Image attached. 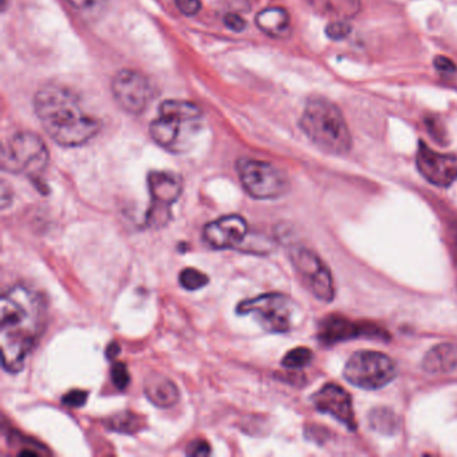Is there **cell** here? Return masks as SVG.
Segmentation results:
<instances>
[{
	"instance_id": "cell-1",
	"label": "cell",
	"mask_w": 457,
	"mask_h": 457,
	"mask_svg": "<svg viewBox=\"0 0 457 457\" xmlns=\"http://www.w3.org/2000/svg\"><path fill=\"white\" fill-rule=\"evenodd\" d=\"M46 306L43 298L26 286H14L0 299L1 366L18 373L43 332Z\"/></svg>"
},
{
	"instance_id": "cell-2",
	"label": "cell",
	"mask_w": 457,
	"mask_h": 457,
	"mask_svg": "<svg viewBox=\"0 0 457 457\" xmlns=\"http://www.w3.org/2000/svg\"><path fill=\"white\" fill-rule=\"evenodd\" d=\"M34 107L47 135L61 147H80L101 129L100 121L85 112L80 97L66 86H43L35 94Z\"/></svg>"
},
{
	"instance_id": "cell-3",
	"label": "cell",
	"mask_w": 457,
	"mask_h": 457,
	"mask_svg": "<svg viewBox=\"0 0 457 457\" xmlns=\"http://www.w3.org/2000/svg\"><path fill=\"white\" fill-rule=\"evenodd\" d=\"M201 126L203 112L197 105L169 100L161 103L157 118L149 126V133L161 148L183 153L192 148Z\"/></svg>"
},
{
	"instance_id": "cell-4",
	"label": "cell",
	"mask_w": 457,
	"mask_h": 457,
	"mask_svg": "<svg viewBox=\"0 0 457 457\" xmlns=\"http://www.w3.org/2000/svg\"><path fill=\"white\" fill-rule=\"evenodd\" d=\"M299 125L303 133L326 153L346 154L352 149V135L342 112L326 98L310 100Z\"/></svg>"
},
{
	"instance_id": "cell-5",
	"label": "cell",
	"mask_w": 457,
	"mask_h": 457,
	"mask_svg": "<svg viewBox=\"0 0 457 457\" xmlns=\"http://www.w3.org/2000/svg\"><path fill=\"white\" fill-rule=\"evenodd\" d=\"M48 149L43 140L30 132L16 133L1 152L4 171L36 177L46 169Z\"/></svg>"
},
{
	"instance_id": "cell-6",
	"label": "cell",
	"mask_w": 457,
	"mask_h": 457,
	"mask_svg": "<svg viewBox=\"0 0 457 457\" xmlns=\"http://www.w3.org/2000/svg\"><path fill=\"white\" fill-rule=\"evenodd\" d=\"M236 311L239 315L253 314L258 317L267 332H287L295 323L298 309L291 298L273 293L241 300Z\"/></svg>"
},
{
	"instance_id": "cell-7",
	"label": "cell",
	"mask_w": 457,
	"mask_h": 457,
	"mask_svg": "<svg viewBox=\"0 0 457 457\" xmlns=\"http://www.w3.org/2000/svg\"><path fill=\"white\" fill-rule=\"evenodd\" d=\"M236 171L246 192L258 200L278 199L290 189L286 173L273 164L253 159H241Z\"/></svg>"
},
{
	"instance_id": "cell-8",
	"label": "cell",
	"mask_w": 457,
	"mask_h": 457,
	"mask_svg": "<svg viewBox=\"0 0 457 457\" xmlns=\"http://www.w3.org/2000/svg\"><path fill=\"white\" fill-rule=\"evenodd\" d=\"M345 378L366 390L384 388L397 376L394 361L379 352H357L350 357L343 370Z\"/></svg>"
},
{
	"instance_id": "cell-9",
	"label": "cell",
	"mask_w": 457,
	"mask_h": 457,
	"mask_svg": "<svg viewBox=\"0 0 457 457\" xmlns=\"http://www.w3.org/2000/svg\"><path fill=\"white\" fill-rule=\"evenodd\" d=\"M150 206L145 224L149 228H162L172 219V206L183 192V179L173 172H150L148 176Z\"/></svg>"
},
{
	"instance_id": "cell-10",
	"label": "cell",
	"mask_w": 457,
	"mask_h": 457,
	"mask_svg": "<svg viewBox=\"0 0 457 457\" xmlns=\"http://www.w3.org/2000/svg\"><path fill=\"white\" fill-rule=\"evenodd\" d=\"M291 261L302 283L309 288L310 293L323 302H332L335 295L332 276L320 256L306 248H298L291 253Z\"/></svg>"
},
{
	"instance_id": "cell-11",
	"label": "cell",
	"mask_w": 457,
	"mask_h": 457,
	"mask_svg": "<svg viewBox=\"0 0 457 457\" xmlns=\"http://www.w3.org/2000/svg\"><path fill=\"white\" fill-rule=\"evenodd\" d=\"M112 92L115 103L130 115L144 113L152 100L150 82L135 70L118 71L112 83Z\"/></svg>"
},
{
	"instance_id": "cell-12",
	"label": "cell",
	"mask_w": 457,
	"mask_h": 457,
	"mask_svg": "<svg viewBox=\"0 0 457 457\" xmlns=\"http://www.w3.org/2000/svg\"><path fill=\"white\" fill-rule=\"evenodd\" d=\"M417 168L429 183L446 188L457 180V157L434 152L425 142H420L417 150Z\"/></svg>"
},
{
	"instance_id": "cell-13",
	"label": "cell",
	"mask_w": 457,
	"mask_h": 457,
	"mask_svg": "<svg viewBox=\"0 0 457 457\" xmlns=\"http://www.w3.org/2000/svg\"><path fill=\"white\" fill-rule=\"evenodd\" d=\"M248 224L241 215H227L208 223L203 238L215 250L236 248L247 238Z\"/></svg>"
},
{
	"instance_id": "cell-14",
	"label": "cell",
	"mask_w": 457,
	"mask_h": 457,
	"mask_svg": "<svg viewBox=\"0 0 457 457\" xmlns=\"http://www.w3.org/2000/svg\"><path fill=\"white\" fill-rule=\"evenodd\" d=\"M311 400L318 411L330 414L345 426L354 431L357 421H355L352 397L340 385H335V384L325 385L312 396Z\"/></svg>"
},
{
	"instance_id": "cell-15",
	"label": "cell",
	"mask_w": 457,
	"mask_h": 457,
	"mask_svg": "<svg viewBox=\"0 0 457 457\" xmlns=\"http://www.w3.org/2000/svg\"><path fill=\"white\" fill-rule=\"evenodd\" d=\"M320 340L325 343L340 342L358 337H382V330L372 323H359L343 317L329 315L320 322Z\"/></svg>"
},
{
	"instance_id": "cell-16",
	"label": "cell",
	"mask_w": 457,
	"mask_h": 457,
	"mask_svg": "<svg viewBox=\"0 0 457 457\" xmlns=\"http://www.w3.org/2000/svg\"><path fill=\"white\" fill-rule=\"evenodd\" d=\"M144 392L148 400L159 408H171L180 400L177 385L160 373L149 374L144 384Z\"/></svg>"
},
{
	"instance_id": "cell-17",
	"label": "cell",
	"mask_w": 457,
	"mask_h": 457,
	"mask_svg": "<svg viewBox=\"0 0 457 457\" xmlns=\"http://www.w3.org/2000/svg\"><path fill=\"white\" fill-rule=\"evenodd\" d=\"M423 367L428 373H448L457 367V346L441 343L431 349L424 357Z\"/></svg>"
},
{
	"instance_id": "cell-18",
	"label": "cell",
	"mask_w": 457,
	"mask_h": 457,
	"mask_svg": "<svg viewBox=\"0 0 457 457\" xmlns=\"http://www.w3.org/2000/svg\"><path fill=\"white\" fill-rule=\"evenodd\" d=\"M256 24L266 34L282 38L290 31V15L282 7L264 9L256 15Z\"/></svg>"
},
{
	"instance_id": "cell-19",
	"label": "cell",
	"mask_w": 457,
	"mask_h": 457,
	"mask_svg": "<svg viewBox=\"0 0 457 457\" xmlns=\"http://www.w3.org/2000/svg\"><path fill=\"white\" fill-rule=\"evenodd\" d=\"M140 425L141 419L130 411H122L107 421V426L110 429L121 434H135L140 429Z\"/></svg>"
},
{
	"instance_id": "cell-20",
	"label": "cell",
	"mask_w": 457,
	"mask_h": 457,
	"mask_svg": "<svg viewBox=\"0 0 457 457\" xmlns=\"http://www.w3.org/2000/svg\"><path fill=\"white\" fill-rule=\"evenodd\" d=\"M179 280H180L182 287H184L185 290L194 291V290H200V288L206 286L209 282V278L204 273L192 268V267H188L180 273Z\"/></svg>"
},
{
	"instance_id": "cell-21",
	"label": "cell",
	"mask_w": 457,
	"mask_h": 457,
	"mask_svg": "<svg viewBox=\"0 0 457 457\" xmlns=\"http://www.w3.org/2000/svg\"><path fill=\"white\" fill-rule=\"evenodd\" d=\"M312 359V353L308 347H295L293 350H290L283 361L282 365L287 367V369H300L309 365Z\"/></svg>"
},
{
	"instance_id": "cell-22",
	"label": "cell",
	"mask_w": 457,
	"mask_h": 457,
	"mask_svg": "<svg viewBox=\"0 0 457 457\" xmlns=\"http://www.w3.org/2000/svg\"><path fill=\"white\" fill-rule=\"evenodd\" d=\"M390 419H393V413L385 409H377L372 413V426L379 432H390L392 428L396 425Z\"/></svg>"
},
{
	"instance_id": "cell-23",
	"label": "cell",
	"mask_w": 457,
	"mask_h": 457,
	"mask_svg": "<svg viewBox=\"0 0 457 457\" xmlns=\"http://www.w3.org/2000/svg\"><path fill=\"white\" fill-rule=\"evenodd\" d=\"M110 377L115 387L120 390H125L130 382V376L127 367L122 362H115L110 367Z\"/></svg>"
},
{
	"instance_id": "cell-24",
	"label": "cell",
	"mask_w": 457,
	"mask_h": 457,
	"mask_svg": "<svg viewBox=\"0 0 457 457\" xmlns=\"http://www.w3.org/2000/svg\"><path fill=\"white\" fill-rule=\"evenodd\" d=\"M352 27L350 24L343 22V21H338V22H332L326 27V34L329 38H332L334 41H341L343 38H346L347 35L350 34Z\"/></svg>"
},
{
	"instance_id": "cell-25",
	"label": "cell",
	"mask_w": 457,
	"mask_h": 457,
	"mask_svg": "<svg viewBox=\"0 0 457 457\" xmlns=\"http://www.w3.org/2000/svg\"><path fill=\"white\" fill-rule=\"evenodd\" d=\"M88 400V392L85 390H71L62 397V404L70 408H80Z\"/></svg>"
},
{
	"instance_id": "cell-26",
	"label": "cell",
	"mask_w": 457,
	"mask_h": 457,
	"mask_svg": "<svg viewBox=\"0 0 457 457\" xmlns=\"http://www.w3.org/2000/svg\"><path fill=\"white\" fill-rule=\"evenodd\" d=\"M185 453L188 456H208L211 455V446L203 438H197L192 441L189 446H187Z\"/></svg>"
},
{
	"instance_id": "cell-27",
	"label": "cell",
	"mask_w": 457,
	"mask_h": 457,
	"mask_svg": "<svg viewBox=\"0 0 457 457\" xmlns=\"http://www.w3.org/2000/svg\"><path fill=\"white\" fill-rule=\"evenodd\" d=\"M434 68L443 75H455L457 74V66L446 57H437L434 59Z\"/></svg>"
},
{
	"instance_id": "cell-28",
	"label": "cell",
	"mask_w": 457,
	"mask_h": 457,
	"mask_svg": "<svg viewBox=\"0 0 457 457\" xmlns=\"http://www.w3.org/2000/svg\"><path fill=\"white\" fill-rule=\"evenodd\" d=\"M184 15H196L201 9V0H174Z\"/></svg>"
},
{
	"instance_id": "cell-29",
	"label": "cell",
	"mask_w": 457,
	"mask_h": 457,
	"mask_svg": "<svg viewBox=\"0 0 457 457\" xmlns=\"http://www.w3.org/2000/svg\"><path fill=\"white\" fill-rule=\"evenodd\" d=\"M70 6L74 10H78L82 12H90L98 7L101 0H68Z\"/></svg>"
},
{
	"instance_id": "cell-30",
	"label": "cell",
	"mask_w": 457,
	"mask_h": 457,
	"mask_svg": "<svg viewBox=\"0 0 457 457\" xmlns=\"http://www.w3.org/2000/svg\"><path fill=\"white\" fill-rule=\"evenodd\" d=\"M224 24L228 27L229 30L232 31H243L246 28V21L236 15V14H228L226 18H224Z\"/></svg>"
},
{
	"instance_id": "cell-31",
	"label": "cell",
	"mask_w": 457,
	"mask_h": 457,
	"mask_svg": "<svg viewBox=\"0 0 457 457\" xmlns=\"http://www.w3.org/2000/svg\"><path fill=\"white\" fill-rule=\"evenodd\" d=\"M120 354V345L117 342H112L106 347V357L109 359H115V357Z\"/></svg>"
}]
</instances>
